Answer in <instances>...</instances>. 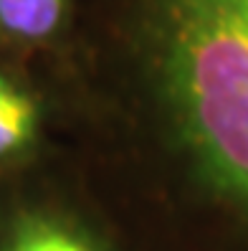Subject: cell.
Returning <instances> with one entry per match:
<instances>
[{
    "instance_id": "3",
    "label": "cell",
    "mask_w": 248,
    "mask_h": 251,
    "mask_svg": "<svg viewBox=\"0 0 248 251\" xmlns=\"http://www.w3.org/2000/svg\"><path fill=\"white\" fill-rule=\"evenodd\" d=\"M38 107L33 97L0 71V160H10L33 145Z\"/></svg>"
},
{
    "instance_id": "2",
    "label": "cell",
    "mask_w": 248,
    "mask_h": 251,
    "mask_svg": "<svg viewBox=\"0 0 248 251\" xmlns=\"http://www.w3.org/2000/svg\"><path fill=\"white\" fill-rule=\"evenodd\" d=\"M71 0H0V38L46 43L64 28Z\"/></svg>"
},
{
    "instance_id": "4",
    "label": "cell",
    "mask_w": 248,
    "mask_h": 251,
    "mask_svg": "<svg viewBox=\"0 0 248 251\" xmlns=\"http://www.w3.org/2000/svg\"><path fill=\"white\" fill-rule=\"evenodd\" d=\"M3 251H96V246L64 221L31 213L13 224Z\"/></svg>"
},
{
    "instance_id": "1",
    "label": "cell",
    "mask_w": 248,
    "mask_h": 251,
    "mask_svg": "<svg viewBox=\"0 0 248 251\" xmlns=\"http://www.w3.org/2000/svg\"><path fill=\"white\" fill-rule=\"evenodd\" d=\"M116 53L195 173L248 218V0H109Z\"/></svg>"
}]
</instances>
